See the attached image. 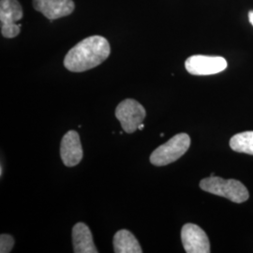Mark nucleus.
<instances>
[{
  "label": "nucleus",
  "mask_w": 253,
  "mask_h": 253,
  "mask_svg": "<svg viewBox=\"0 0 253 253\" xmlns=\"http://www.w3.org/2000/svg\"><path fill=\"white\" fill-rule=\"evenodd\" d=\"M181 239L186 253H210L208 235L198 225L192 223L185 224L181 231Z\"/></svg>",
  "instance_id": "obj_7"
},
{
  "label": "nucleus",
  "mask_w": 253,
  "mask_h": 253,
  "mask_svg": "<svg viewBox=\"0 0 253 253\" xmlns=\"http://www.w3.org/2000/svg\"><path fill=\"white\" fill-rule=\"evenodd\" d=\"M111 53L108 41L101 36L85 38L73 47L64 58V66L73 73H83L104 62Z\"/></svg>",
  "instance_id": "obj_1"
},
{
  "label": "nucleus",
  "mask_w": 253,
  "mask_h": 253,
  "mask_svg": "<svg viewBox=\"0 0 253 253\" xmlns=\"http://www.w3.org/2000/svg\"><path fill=\"white\" fill-rule=\"evenodd\" d=\"M33 7L52 22L70 15L75 5L73 0H33Z\"/></svg>",
  "instance_id": "obj_9"
},
{
  "label": "nucleus",
  "mask_w": 253,
  "mask_h": 253,
  "mask_svg": "<svg viewBox=\"0 0 253 253\" xmlns=\"http://www.w3.org/2000/svg\"><path fill=\"white\" fill-rule=\"evenodd\" d=\"M146 116L145 109L141 103L132 99H126L118 104L116 110L122 128L126 133H133L143 123Z\"/></svg>",
  "instance_id": "obj_4"
},
{
  "label": "nucleus",
  "mask_w": 253,
  "mask_h": 253,
  "mask_svg": "<svg viewBox=\"0 0 253 253\" xmlns=\"http://www.w3.org/2000/svg\"><path fill=\"white\" fill-rule=\"evenodd\" d=\"M116 253H142V248L135 236L127 230H120L114 236Z\"/></svg>",
  "instance_id": "obj_11"
},
{
  "label": "nucleus",
  "mask_w": 253,
  "mask_h": 253,
  "mask_svg": "<svg viewBox=\"0 0 253 253\" xmlns=\"http://www.w3.org/2000/svg\"><path fill=\"white\" fill-rule=\"evenodd\" d=\"M24 12L17 0L0 1V22L1 34L8 39H12L20 34L21 25L16 22L23 18Z\"/></svg>",
  "instance_id": "obj_5"
},
{
  "label": "nucleus",
  "mask_w": 253,
  "mask_h": 253,
  "mask_svg": "<svg viewBox=\"0 0 253 253\" xmlns=\"http://www.w3.org/2000/svg\"><path fill=\"white\" fill-rule=\"evenodd\" d=\"M60 156L67 167H74L81 163L83 148L78 132L70 130L63 136L60 145Z\"/></svg>",
  "instance_id": "obj_8"
},
{
  "label": "nucleus",
  "mask_w": 253,
  "mask_h": 253,
  "mask_svg": "<svg viewBox=\"0 0 253 253\" xmlns=\"http://www.w3.org/2000/svg\"><path fill=\"white\" fill-rule=\"evenodd\" d=\"M144 127H145V125H144V123H142L139 127H138V129H140V130H143L144 129Z\"/></svg>",
  "instance_id": "obj_15"
},
{
  "label": "nucleus",
  "mask_w": 253,
  "mask_h": 253,
  "mask_svg": "<svg viewBox=\"0 0 253 253\" xmlns=\"http://www.w3.org/2000/svg\"><path fill=\"white\" fill-rule=\"evenodd\" d=\"M249 20H250V23L253 26V10L250 11L249 13Z\"/></svg>",
  "instance_id": "obj_14"
},
{
  "label": "nucleus",
  "mask_w": 253,
  "mask_h": 253,
  "mask_svg": "<svg viewBox=\"0 0 253 253\" xmlns=\"http://www.w3.org/2000/svg\"><path fill=\"white\" fill-rule=\"evenodd\" d=\"M14 245V239L11 235H1L0 236V253H9Z\"/></svg>",
  "instance_id": "obj_13"
},
{
  "label": "nucleus",
  "mask_w": 253,
  "mask_h": 253,
  "mask_svg": "<svg viewBox=\"0 0 253 253\" xmlns=\"http://www.w3.org/2000/svg\"><path fill=\"white\" fill-rule=\"evenodd\" d=\"M230 146L235 152L253 155V131H244L233 136Z\"/></svg>",
  "instance_id": "obj_12"
},
{
  "label": "nucleus",
  "mask_w": 253,
  "mask_h": 253,
  "mask_svg": "<svg viewBox=\"0 0 253 253\" xmlns=\"http://www.w3.org/2000/svg\"><path fill=\"white\" fill-rule=\"evenodd\" d=\"M73 252L75 253H98L90 229L83 222L75 224L73 229Z\"/></svg>",
  "instance_id": "obj_10"
},
{
  "label": "nucleus",
  "mask_w": 253,
  "mask_h": 253,
  "mask_svg": "<svg viewBox=\"0 0 253 253\" xmlns=\"http://www.w3.org/2000/svg\"><path fill=\"white\" fill-rule=\"evenodd\" d=\"M185 68L192 75H212L223 72L227 68V61L221 56L196 54L186 60Z\"/></svg>",
  "instance_id": "obj_6"
},
{
  "label": "nucleus",
  "mask_w": 253,
  "mask_h": 253,
  "mask_svg": "<svg viewBox=\"0 0 253 253\" xmlns=\"http://www.w3.org/2000/svg\"><path fill=\"white\" fill-rule=\"evenodd\" d=\"M200 188L214 195L221 196L236 204L244 203L250 197L247 188L240 181L223 179L218 176H210L200 182Z\"/></svg>",
  "instance_id": "obj_2"
},
{
  "label": "nucleus",
  "mask_w": 253,
  "mask_h": 253,
  "mask_svg": "<svg viewBox=\"0 0 253 253\" xmlns=\"http://www.w3.org/2000/svg\"><path fill=\"white\" fill-rule=\"evenodd\" d=\"M190 146V136L186 133L176 134L154 150L150 156V163L155 166H165L174 163L188 151Z\"/></svg>",
  "instance_id": "obj_3"
}]
</instances>
